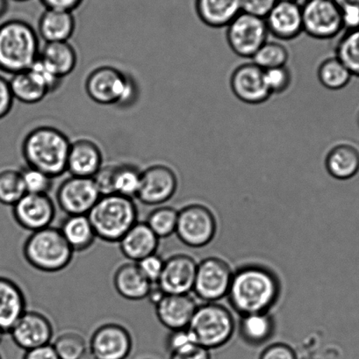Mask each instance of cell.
I'll use <instances>...</instances> for the list:
<instances>
[{
  "mask_svg": "<svg viewBox=\"0 0 359 359\" xmlns=\"http://www.w3.org/2000/svg\"><path fill=\"white\" fill-rule=\"evenodd\" d=\"M159 240L147 223L137 222L118 243L121 253L130 262L138 263L156 253Z\"/></svg>",
  "mask_w": 359,
  "mask_h": 359,
  "instance_id": "22",
  "label": "cell"
},
{
  "mask_svg": "<svg viewBox=\"0 0 359 359\" xmlns=\"http://www.w3.org/2000/svg\"><path fill=\"white\" fill-rule=\"evenodd\" d=\"M278 1L296 2V3H299V0H278Z\"/></svg>",
  "mask_w": 359,
  "mask_h": 359,
  "instance_id": "57",
  "label": "cell"
},
{
  "mask_svg": "<svg viewBox=\"0 0 359 359\" xmlns=\"http://www.w3.org/2000/svg\"><path fill=\"white\" fill-rule=\"evenodd\" d=\"M216 231L217 222L207 205L190 204L179 211L175 233L184 245L203 248L214 240Z\"/></svg>",
  "mask_w": 359,
  "mask_h": 359,
  "instance_id": "8",
  "label": "cell"
},
{
  "mask_svg": "<svg viewBox=\"0 0 359 359\" xmlns=\"http://www.w3.org/2000/svg\"><path fill=\"white\" fill-rule=\"evenodd\" d=\"M303 32L316 40H330L344 29L341 9L333 0H305Z\"/></svg>",
  "mask_w": 359,
  "mask_h": 359,
  "instance_id": "10",
  "label": "cell"
},
{
  "mask_svg": "<svg viewBox=\"0 0 359 359\" xmlns=\"http://www.w3.org/2000/svg\"><path fill=\"white\" fill-rule=\"evenodd\" d=\"M198 263L187 254L165 260L158 284L165 294H189L193 291Z\"/></svg>",
  "mask_w": 359,
  "mask_h": 359,
  "instance_id": "18",
  "label": "cell"
},
{
  "mask_svg": "<svg viewBox=\"0 0 359 359\" xmlns=\"http://www.w3.org/2000/svg\"><path fill=\"white\" fill-rule=\"evenodd\" d=\"M281 283L270 268L246 264L233 271L229 301L240 316L269 313L280 299Z\"/></svg>",
  "mask_w": 359,
  "mask_h": 359,
  "instance_id": "1",
  "label": "cell"
},
{
  "mask_svg": "<svg viewBox=\"0 0 359 359\" xmlns=\"http://www.w3.org/2000/svg\"><path fill=\"white\" fill-rule=\"evenodd\" d=\"M324 165L334 179L351 180L359 172V149L348 142H337L327 152Z\"/></svg>",
  "mask_w": 359,
  "mask_h": 359,
  "instance_id": "24",
  "label": "cell"
},
{
  "mask_svg": "<svg viewBox=\"0 0 359 359\" xmlns=\"http://www.w3.org/2000/svg\"><path fill=\"white\" fill-rule=\"evenodd\" d=\"M102 165V152L95 142L89 139L72 142L67 160L71 176L93 177Z\"/></svg>",
  "mask_w": 359,
  "mask_h": 359,
  "instance_id": "21",
  "label": "cell"
},
{
  "mask_svg": "<svg viewBox=\"0 0 359 359\" xmlns=\"http://www.w3.org/2000/svg\"><path fill=\"white\" fill-rule=\"evenodd\" d=\"M179 211L168 205L159 207L149 212L146 223L159 239L167 238L176 232Z\"/></svg>",
  "mask_w": 359,
  "mask_h": 359,
  "instance_id": "37",
  "label": "cell"
},
{
  "mask_svg": "<svg viewBox=\"0 0 359 359\" xmlns=\"http://www.w3.org/2000/svg\"><path fill=\"white\" fill-rule=\"evenodd\" d=\"M240 334L247 344L259 346L267 343L275 331L273 317L269 313H254L242 316Z\"/></svg>",
  "mask_w": 359,
  "mask_h": 359,
  "instance_id": "29",
  "label": "cell"
},
{
  "mask_svg": "<svg viewBox=\"0 0 359 359\" xmlns=\"http://www.w3.org/2000/svg\"><path fill=\"white\" fill-rule=\"evenodd\" d=\"M22 253L27 264L34 269L55 273L71 264L75 252L60 229L50 226L31 233L24 243Z\"/></svg>",
  "mask_w": 359,
  "mask_h": 359,
  "instance_id": "5",
  "label": "cell"
},
{
  "mask_svg": "<svg viewBox=\"0 0 359 359\" xmlns=\"http://www.w3.org/2000/svg\"><path fill=\"white\" fill-rule=\"evenodd\" d=\"M233 271L219 257H207L198 263L193 291L205 302H217L228 296Z\"/></svg>",
  "mask_w": 359,
  "mask_h": 359,
  "instance_id": "11",
  "label": "cell"
},
{
  "mask_svg": "<svg viewBox=\"0 0 359 359\" xmlns=\"http://www.w3.org/2000/svg\"><path fill=\"white\" fill-rule=\"evenodd\" d=\"M339 8H346V6H359V0H333Z\"/></svg>",
  "mask_w": 359,
  "mask_h": 359,
  "instance_id": "53",
  "label": "cell"
},
{
  "mask_svg": "<svg viewBox=\"0 0 359 359\" xmlns=\"http://www.w3.org/2000/svg\"><path fill=\"white\" fill-rule=\"evenodd\" d=\"M137 264L142 273L151 284L158 283L165 266V260L161 257L156 253L152 254Z\"/></svg>",
  "mask_w": 359,
  "mask_h": 359,
  "instance_id": "43",
  "label": "cell"
},
{
  "mask_svg": "<svg viewBox=\"0 0 359 359\" xmlns=\"http://www.w3.org/2000/svg\"><path fill=\"white\" fill-rule=\"evenodd\" d=\"M179 187L175 170L158 163L142 170L140 189L137 198L146 205H161L169 201Z\"/></svg>",
  "mask_w": 359,
  "mask_h": 359,
  "instance_id": "13",
  "label": "cell"
},
{
  "mask_svg": "<svg viewBox=\"0 0 359 359\" xmlns=\"http://www.w3.org/2000/svg\"><path fill=\"white\" fill-rule=\"evenodd\" d=\"M76 22L72 12L46 9L38 22V34L45 43H62L71 39Z\"/></svg>",
  "mask_w": 359,
  "mask_h": 359,
  "instance_id": "27",
  "label": "cell"
},
{
  "mask_svg": "<svg viewBox=\"0 0 359 359\" xmlns=\"http://www.w3.org/2000/svg\"><path fill=\"white\" fill-rule=\"evenodd\" d=\"M352 76L359 78V29L347 30L338 41L336 55Z\"/></svg>",
  "mask_w": 359,
  "mask_h": 359,
  "instance_id": "35",
  "label": "cell"
},
{
  "mask_svg": "<svg viewBox=\"0 0 359 359\" xmlns=\"http://www.w3.org/2000/svg\"><path fill=\"white\" fill-rule=\"evenodd\" d=\"M29 71L48 93L55 92L62 85V79L40 57L34 62Z\"/></svg>",
  "mask_w": 359,
  "mask_h": 359,
  "instance_id": "40",
  "label": "cell"
},
{
  "mask_svg": "<svg viewBox=\"0 0 359 359\" xmlns=\"http://www.w3.org/2000/svg\"><path fill=\"white\" fill-rule=\"evenodd\" d=\"M87 216L97 238L118 243L138 222V208L133 198L115 194L103 195Z\"/></svg>",
  "mask_w": 359,
  "mask_h": 359,
  "instance_id": "4",
  "label": "cell"
},
{
  "mask_svg": "<svg viewBox=\"0 0 359 359\" xmlns=\"http://www.w3.org/2000/svg\"><path fill=\"white\" fill-rule=\"evenodd\" d=\"M351 78V72L337 57L324 59L317 69V79L320 85L330 90L344 89Z\"/></svg>",
  "mask_w": 359,
  "mask_h": 359,
  "instance_id": "32",
  "label": "cell"
},
{
  "mask_svg": "<svg viewBox=\"0 0 359 359\" xmlns=\"http://www.w3.org/2000/svg\"><path fill=\"white\" fill-rule=\"evenodd\" d=\"M209 351H210L196 344L183 351L170 354V359H210Z\"/></svg>",
  "mask_w": 359,
  "mask_h": 359,
  "instance_id": "48",
  "label": "cell"
},
{
  "mask_svg": "<svg viewBox=\"0 0 359 359\" xmlns=\"http://www.w3.org/2000/svg\"><path fill=\"white\" fill-rule=\"evenodd\" d=\"M340 9L344 29L347 30L359 29V6H346Z\"/></svg>",
  "mask_w": 359,
  "mask_h": 359,
  "instance_id": "49",
  "label": "cell"
},
{
  "mask_svg": "<svg viewBox=\"0 0 359 359\" xmlns=\"http://www.w3.org/2000/svg\"><path fill=\"white\" fill-rule=\"evenodd\" d=\"M23 359H60L52 344L27 351Z\"/></svg>",
  "mask_w": 359,
  "mask_h": 359,
  "instance_id": "51",
  "label": "cell"
},
{
  "mask_svg": "<svg viewBox=\"0 0 359 359\" xmlns=\"http://www.w3.org/2000/svg\"><path fill=\"white\" fill-rule=\"evenodd\" d=\"M289 58L290 53L285 45L280 41L268 40L257 50L252 61L264 71H267L287 65Z\"/></svg>",
  "mask_w": 359,
  "mask_h": 359,
  "instance_id": "36",
  "label": "cell"
},
{
  "mask_svg": "<svg viewBox=\"0 0 359 359\" xmlns=\"http://www.w3.org/2000/svg\"><path fill=\"white\" fill-rule=\"evenodd\" d=\"M80 359H97L95 355H94L92 352L89 350L86 352L85 354L82 355V358Z\"/></svg>",
  "mask_w": 359,
  "mask_h": 359,
  "instance_id": "55",
  "label": "cell"
},
{
  "mask_svg": "<svg viewBox=\"0 0 359 359\" xmlns=\"http://www.w3.org/2000/svg\"><path fill=\"white\" fill-rule=\"evenodd\" d=\"M9 334L13 343L27 351L50 344L54 337V327L44 313L27 310Z\"/></svg>",
  "mask_w": 359,
  "mask_h": 359,
  "instance_id": "17",
  "label": "cell"
},
{
  "mask_svg": "<svg viewBox=\"0 0 359 359\" xmlns=\"http://www.w3.org/2000/svg\"><path fill=\"white\" fill-rule=\"evenodd\" d=\"M26 194L20 170L0 172V204L13 207Z\"/></svg>",
  "mask_w": 359,
  "mask_h": 359,
  "instance_id": "38",
  "label": "cell"
},
{
  "mask_svg": "<svg viewBox=\"0 0 359 359\" xmlns=\"http://www.w3.org/2000/svg\"><path fill=\"white\" fill-rule=\"evenodd\" d=\"M357 123H358V126L359 128V113H358V117H357Z\"/></svg>",
  "mask_w": 359,
  "mask_h": 359,
  "instance_id": "59",
  "label": "cell"
},
{
  "mask_svg": "<svg viewBox=\"0 0 359 359\" xmlns=\"http://www.w3.org/2000/svg\"><path fill=\"white\" fill-rule=\"evenodd\" d=\"M259 359H297V355L289 345L278 343L264 348Z\"/></svg>",
  "mask_w": 359,
  "mask_h": 359,
  "instance_id": "46",
  "label": "cell"
},
{
  "mask_svg": "<svg viewBox=\"0 0 359 359\" xmlns=\"http://www.w3.org/2000/svg\"><path fill=\"white\" fill-rule=\"evenodd\" d=\"M39 38L30 24L10 20L0 25V69L9 74L29 69L40 55Z\"/></svg>",
  "mask_w": 359,
  "mask_h": 359,
  "instance_id": "3",
  "label": "cell"
},
{
  "mask_svg": "<svg viewBox=\"0 0 359 359\" xmlns=\"http://www.w3.org/2000/svg\"><path fill=\"white\" fill-rule=\"evenodd\" d=\"M142 170L131 163L114 165V194L130 198H137L140 189Z\"/></svg>",
  "mask_w": 359,
  "mask_h": 359,
  "instance_id": "33",
  "label": "cell"
},
{
  "mask_svg": "<svg viewBox=\"0 0 359 359\" xmlns=\"http://www.w3.org/2000/svg\"><path fill=\"white\" fill-rule=\"evenodd\" d=\"M59 208L67 215H87L100 200L101 194L93 177L71 176L59 186Z\"/></svg>",
  "mask_w": 359,
  "mask_h": 359,
  "instance_id": "12",
  "label": "cell"
},
{
  "mask_svg": "<svg viewBox=\"0 0 359 359\" xmlns=\"http://www.w3.org/2000/svg\"><path fill=\"white\" fill-rule=\"evenodd\" d=\"M113 283L118 294L131 302L147 298L152 285L142 273L137 264L134 262L118 266L114 274Z\"/></svg>",
  "mask_w": 359,
  "mask_h": 359,
  "instance_id": "25",
  "label": "cell"
},
{
  "mask_svg": "<svg viewBox=\"0 0 359 359\" xmlns=\"http://www.w3.org/2000/svg\"><path fill=\"white\" fill-rule=\"evenodd\" d=\"M0 359H2L1 357H0Z\"/></svg>",
  "mask_w": 359,
  "mask_h": 359,
  "instance_id": "60",
  "label": "cell"
},
{
  "mask_svg": "<svg viewBox=\"0 0 359 359\" xmlns=\"http://www.w3.org/2000/svg\"><path fill=\"white\" fill-rule=\"evenodd\" d=\"M187 330L196 344L214 350L224 346L236 330V322L226 306L216 302L198 305Z\"/></svg>",
  "mask_w": 359,
  "mask_h": 359,
  "instance_id": "6",
  "label": "cell"
},
{
  "mask_svg": "<svg viewBox=\"0 0 359 359\" xmlns=\"http://www.w3.org/2000/svg\"><path fill=\"white\" fill-rule=\"evenodd\" d=\"M59 229L74 252L88 250L97 238L87 215H68Z\"/></svg>",
  "mask_w": 359,
  "mask_h": 359,
  "instance_id": "28",
  "label": "cell"
},
{
  "mask_svg": "<svg viewBox=\"0 0 359 359\" xmlns=\"http://www.w3.org/2000/svg\"><path fill=\"white\" fill-rule=\"evenodd\" d=\"M86 90L90 100L102 106H130L138 93L134 79L111 66L93 69L87 76Z\"/></svg>",
  "mask_w": 359,
  "mask_h": 359,
  "instance_id": "7",
  "label": "cell"
},
{
  "mask_svg": "<svg viewBox=\"0 0 359 359\" xmlns=\"http://www.w3.org/2000/svg\"><path fill=\"white\" fill-rule=\"evenodd\" d=\"M226 39L237 57L252 59L268 41L266 20L240 13L226 27Z\"/></svg>",
  "mask_w": 359,
  "mask_h": 359,
  "instance_id": "9",
  "label": "cell"
},
{
  "mask_svg": "<svg viewBox=\"0 0 359 359\" xmlns=\"http://www.w3.org/2000/svg\"><path fill=\"white\" fill-rule=\"evenodd\" d=\"M83 0H41L46 9L62 10V11L73 12L79 8Z\"/></svg>",
  "mask_w": 359,
  "mask_h": 359,
  "instance_id": "50",
  "label": "cell"
},
{
  "mask_svg": "<svg viewBox=\"0 0 359 359\" xmlns=\"http://www.w3.org/2000/svg\"><path fill=\"white\" fill-rule=\"evenodd\" d=\"M20 174L27 194H48L53 187L54 179L33 167H24Z\"/></svg>",
  "mask_w": 359,
  "mask_h": 359,
  "instance_id": "39",
  "label": "cell"
},
{
  "mask_svg": "<svg viewBox=\"0 0 359 359\" xmlns=\"http://www.w3.org/2000/svg\"><path fill=\"white\" fill-rule=\"evenodd\" d=\"M190 294H165L155 306L159 323L170 331L187 329L198 308Z\"/></svg>",
  "mask_w": 359,
  "mask_h": 359,
  "instance_id": "20",
  "label": "cell"
},
{
  "mask_svg": "<svg viewBox=\"0 0 359 359\" xmlns=\"http://www.w3.org/2000/svg\"><path fill=\"white\" fill-rule=\"evenodd\" d=\"M5 334V332H3V331L0 330V344L2 343L3 338H4Z\"/></svg>",
  "mask_w": 359,
  "mask_h": 359,
  "instance_id": "56",
  "label": "cell"
},
{
  "mask_svg": "<svg viewBox=\"0 0 359 359\" xmlns=\"http://www.w3.org/2000/svg\"><path fill=\"white\" fill-rule=\"evenodd\" d=\"M13 101L15 99L10 88L9 80L0 76V120L11 111Z\"/></svg>",
  "mask_w": 359,
  "mask_h": 359,
  "instance_id": "47",
  "label": "cell"
},
{
  "mask_svg": "<svg viewBox=\"0 0 359 359\" xmlns=\"http://www.w3.org/2000/svg\"><path fill=\"white\" fill-rule=\"evenodd\" d=\"M9 85L13 99L24 104L39 103L48 94V90L37 81L29 69L13 74L9 80Z\"/></svg>",
  "mask_w": 359,
  "mask_h": 359,
  "instance_id": "31",
  "label": "cell"
},
{
  "mask_svg": "<svg viewBox=\"0 0 359 359\" xmlns=\"http://www.w3.org/2000/svg\"><path fill=\"white\" fill-rule=\"evenodd\" d=\"M51 344L60 359H80L89 350L86 337L76 330L62 331Z\"/></svg>",
  "mask_w": 359,
  "mask_h": 359,
  "instance_id": "34",
  "label": "cell"
},
{
  "mask_svg": "<svg viewBox=\"0 0 359 359\" xmlns=\"http://www.w3.org/2000/svg\"><path fill=\"white\" fill-rule=\"evenodd\" d=\"M201 22L212 29L226 27L241 10V0H195Z\"/></svg>",
  "mask_w": 359,
  "mask_h": 359,
  "instance_id": "26",
  "label": "cell"
},
{
  "mask_svg": "<svg viewBox=\"0 0 359 359\" xmlns=\"http://www.w3.org/2000/svg\"><path fill=\"white\" fill-rule=\"evenodd\" d=\"M13 1L24 2V1H29V0H13Z\"/></svg>",
  "mask_w": 359,
  "mask_h": 359,
  "instance_id": "58",
  "label": "cell"
},
{
  "mask_svg": "<svg viewBox=\"0 0 359 359\" xmlns=\"http://www.w3.org/2000/svg\"><path fill=\"white\" fill-rule=\"evenodd\" d=\"M55 214V205L48 194H26L13 207L17 224L31 233L50 226Z\"/></svg>",
  "mask_w": 359,
  "mask_h": 359,
  "instance_id": "16",
  "label": "cell"
},
{
  "mask_svg": "<svg viewBox=\"0 0 359 359\" xmlns=\"http://www.w3.org/2000/svg\"><path fill=\"white\" fill-rule=\"evenodd\" d=\"M196 345L187 329L170 331L165 341V346L170 354L183 351Z\"/></svg>",
  "mask_w": 359,
  "mask_h": 359,
  "instance_id": "42",
  "label": "cell"
},
{
  "mask_svg": "<svg viewBox=\"0 0 359 359\" xmlns=\"http://www.w3.org/2000/svg\"><path fill=\"white\" fill-rule=\"evenodd\" d=\"M278 0H241V10L247 15L266 19Z\"/></svg>",
  "mask_w": 359,
  "mask_h": 359,
  "instance_id": "44",
  "label": "cell"
},
{
  "mask_svg": "<svg viewBox=\"0 0 359 359\" xmlns=\"http://www.w3.org/2000/svg\"><path fill=\"white\" fill-rule=\"evenodd\" d=\"M165 292L160 288L158 284H152L151 289H149L147 299L149 303H151L154 306L165 297Z\"/></svg>",
  "mask_w": 359,
  "mask_h": 359,
  "instance_id": "52",
  "label": "cell"
},
{
  "mask_svg": "<svg viewBox=\"0 0 359 359\" xmlns=\"http://www.w3.org/2000/svg\"><path fill=\"white\" fill-rule=\"evenodd\" d=\"M133 348V338L126 327L107 323L93 331L89 351L97 359H127Z\"/></svg>",
  "mask_w": 359,
  "mask_h": 359,
  "instance_id": "14",
  "label": "cell"
},
{
  "mask_svg": "<svg viewBox=\"0 0 359 359\" xmlns=\"http://www.w3.org/2000/svg\"><path fill=\"white\" fill-rule=\"evenodd\" d=\"M72 142L64 132L54 127L34 128L24 138L22 151L27 166L55 179L67 172Z\"/></svg>",
  "mask_w": 359,
  "mask_h": 359,
  "instance_id": "2",
  "label": "cell"
},
{
  "mask_svg": "<svg viewBox=\"0 0 359 359\" xmlns=\"http://www.w3.org/2000/svg\"><path fill=\"white\" fill-rule=\"evenodd\" d=\"M8 8V0H0V19L6 15Z\"/></svg>",
  "mask_w": 359,
  "mask_h": 359,
  "instance_id": "54",
  "label": "cell"
},
{
  "mask_svg": "<svg viewBox=\"0 0 359 359\" xmlns=\"http://www.w3.org/2000/svg\"><path fill=\"white\" fill-rule=\"evenodd\" d=\"M39 57L62 79L71 74L78 64V55L69 41L45 43Z\"/></svg>",
  "mask_w": 359,
  "mask_h": 359,
  "instance_id": "30",
  "label": "cell"
},
{
  "mask_svg": "<svg viewBox=\"0 0 359 359\" xmlns=\"http://www.w3.org/2000/svg\"><path fill=\"white\" fill-rule=\"evenodd\" d=\"M264 78L271 95L287 92L292 81V72L287 65L264 71Z\"/></svg>",
  "mask_w": 359,
  "mask_h": 359,
  "instance_id": "41",
  "label": "cell"
},
{
  "mask_svg": "<svg viewBox=\"0 0 359 359\" xmlns=\"http://www.w3.org/2000/svg\"><path fill=\"white\" fill-rule=\"evenodd\" d=\"M27 311L25 294L16 282L0 276V330L9 333Z\"/></svg>",
  "mask_w": 359,
  "mask_h": 359,
  "instance_id": "23",
  "label": "cell"
},
{
  "mask_svg": "<svg viewBox=\"0 0 359 359\" xmlns=\"http://www.w3.org/2000/svg\"><path fill=\"white\" fill-rule=\"evenodd\" d=\"M269 34L278 41H292L303 33L302 5L296 2L278 1L266 16Z\"/></svg>",
  "mask_w": 359,
  "mask_h": 359,
  "instance_id": "19",
  "label": "cell"
},
{
  "mask_svg": "<svg viewBox=\"0 0 359 359\" xmlns=\"http://www.w3.org/2000/svg\"><path fill=\"white\" fill-rule=\"evenodd\" d=\"M114 165L101 167L95 175L93 177L101 196L103 195L113 194V179Z\"/></svg>",
  "mask_w": 359,
  "mask_h": 359,
  "instance_id": "45",
  "label": "cell"
},
{
  "mask_svg": "<svg viewBox=\"0 0 359 359\" xmlns=\"http://www.w3.org/2000/svg\"><path fill=\"white\" fill-rule=\"evenodd\" d=\"M230 89L237 100L248 104H261L270 99L264 71L254 62H249L237 66L229 79Z\"/></svg>",
  "mask_w": 359,
  "mask_h": 359,
  "instance_id": "15",
  "label": "cell"
}]
</instances>
